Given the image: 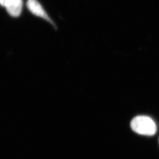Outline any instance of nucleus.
I'll use <instances>...</instances> for the list:
<instances>
[{
  "instance_id": "1",
  "label": "nucleus",
  "mask_w": 159,
  "mask_h": 159,
  "mask_svg": "<svg viewBox=\"0 0 159 159\" xmlns=\"http://www.w3.org/2000/svg\"><path fill=\"white\" fill-rule=\"evenodd\" d=\"M131 128L138 134L153 136L156 130L157 127L153 120L150 117L145 116H139L134 117L131 120Z\"/></svg>"
},
{
  "instance_id": "2",
  "label": "nucleus",
  "mask_w": 159,
  "mask_h": 159,
  "mask_svg": "<svg viewBox=\"0 0 159 159\" xmlns=\"http://www.w3.org/2000/svg\"><path fill=\"white\" fill-rule=\"evenodd\" d=\"M27 7L29 11L34 16L41 18L48 23L54 25V23L51 20L50 17L48 16L43 6L41 5L37 0H28L27 2Z\"/></svg>"
},
{
  "instance_id": "3",
  "label": "nucleus",
  "mask_w": 159,
  "mask_h": 159,
  "mask_svg": "<svg viewBox=\"0 0 159 159\" xmlns=\"http://www.w3.org/2000/svg\"><path fill=\"white\" fill-rule=\"evenodd\" d=\"M23 0H5L4 6L8 13L13 17H19L23 10Z\"/></svg>"
},
{
  "instance_id": "4",
  "label": "nucleus",
  "mask_w": 159,
  "mask_h": 159,
  "mask_svg": "<svg viewBox=\"0 0 159 159\" xmlns=\"http://www.w3.org/2000/svg\"><path fill=\"white\" fill-rule=\"evenodd\" d=\"M4 1L5 0H0V4L1 6H4Z\"/></svg>"
}]
</instances>
